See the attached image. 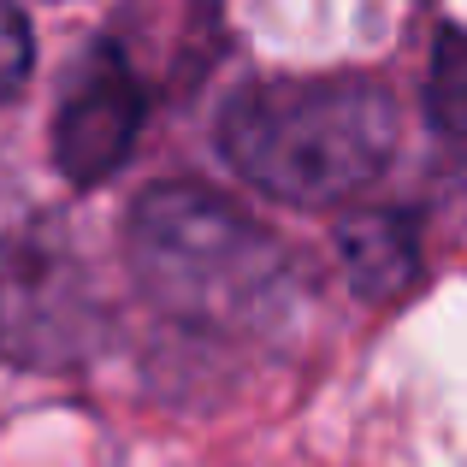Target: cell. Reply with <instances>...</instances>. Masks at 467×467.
Instances as JSON below:
<instances>
[{
  "label": "cell",
  "instance_id": "obj_1",
  "mask_svg": "<svg viewBox=\"0 0 467 467\" xmlns=\"http://www.w3.org/2000/svg\"><path fill=\"white\" fill-rule=\"evenodd\" d=\"M125 261L149 308L195 337H278L296 314L285 243L202 183H160L130 207Z\"/></svg>",
  "mask_w": 467,
  "mask_h": 467
},
{
  "label": "cell",
  "instance_id": "obj_2",
  "mask_svg": "<svg viewBox=\"0 0 467 467\" xmlns=\"http://www.w3.org/2000/svg\"><path fill=\"white\" fill-rule=\"evenodd\" d=\"M219 154L261 195L331 207L385 178L397 101L373 78H266L225 101Z\"/></svg>",
  "mask_w": 467,
  "mask_h": 467
},
{
  "label": "cell",
  "instance_id": "obj_4",
  "mask_svg": "<svg viewBox=\"0 0 467 467\" xmlns=\"http://www.w3.org/2000/svg\"><path fill=\"white\" fill-rule=\"evenodd\" d=\"M337 254H343V273H349L355 296L390 302L420 278V225L409 213H390V207L355 213L337 231Z\"/></svg>",
  "mask_w": 467,
  "mask_h": 467
},
{
  "label": "cell",
  "instance_id": "obj_3",
  "mask_svg": "<svg viewBox=\"0 0 467 467\" xmlns=\"http://www.w3.org/2000/svg\"><path fill=\"white\" fill-rule=\"evenodd\" d=\"M149 95H142L130 59L113 42H89L71 66L66 95L54 113V160L71 183H101L125 166L130 142L142 130Z\"/></svg>",
  "mask_w": 467,
  "mask_h": 467
},
{
  "label": "cell",
  "instance_id": "obj_6",
  "mask_svg": "<svg viewBox=\"0 0 467 467\" xmlns=\"http://www.w3.org/2000/svg\"><path fill=\"white\" fill-rule=\"evenodd\" d=\"M30 24H24V12L12 6V0H0V101H12V95L24 89V78H30Z\"/></svg>",
  "mask_w": 467,
  "mask_h": 467
},
{
  "label": "cell",
  "instance_id": "obj_5",
  "mask_svg": "<svg viewBox=\"0 0 467 467\" xmlns=\"http://www.w3.org/2000/svg\"><path fill=\"white\" fill-rule=\"evenodd\" d=\"M426 113L444 137H467V30H438L426 66Z\"/></svg>",
  "mask_w": 467,
  "mask_h": 467
}]
</instances>
